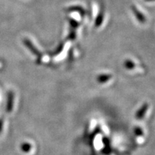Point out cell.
Masks as SVG:
<instances>
[{
    "mask_svg": "<svg viewBox=\"0 0 155 155\" xmlns=\"http://www.w3.org/2000/svg\"><path fill=\"white\" fill-rule=\"evenodd\" d=\"M14 100H15V95L12 91H9L7 94V104H6L5 110L7 113H10L12 111L13 106H14Z\"/></svg>",
    "mask_w": 155,
    "mask_h": 155,
    "instance_id": "1",
    "label": "cell"
},
{
    "mask_svg": "<svg viewBox=\"0 0 155 155\" xmlns=\"http://www.w3.org/2000/svg\"><path fill=\"white\" fill-rule=\"evenodd\" d=\"M147 111V104H144V105H143L141 107L139 108L138 111H137V113H136V118H137V119H141V118L143 117L145 115V114H146V112Z\"/></svg>",
    "mask_w": 155,
    "mask_h": 155,
    "instance_id": "2",
    "label": "cell"
},
{
    "mask_svg": "<svg viewBox=\"0 0 155 155\" xmlns=\"http://www.w3.org/2000/svg\"><path fill=\"white\" fill-rule=\"evenodd\" d=\"M31 147H32V146H31L30 143L24 142V143H22V144H21L20 149L21 150H22V152L27 153V152H29L31 150Z\"/></svg>",
    "mask_w": 155,
    "mask_h": 155,
    "instance_id": "3",
    "label": "cell"
},
{
    "mask_svg": "<svg viewBox=\"0 0 155 155\" xmlns=\"http://www.w3.org/2000/svg\"><path fill=\"white\" fill-rule=\"evenodd\" d=\"M4 127V121L2 119H0V134L2 133Z\"/></svg>",
    "mask_w": 155,
    "mask_h": 155,
    "instance_id": "4",
    "label": "cell"
}]
</instances>
